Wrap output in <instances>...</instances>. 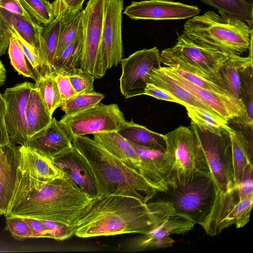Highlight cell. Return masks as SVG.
Returning <instances> with one entry per match:
<instances>
[{
	"mask_svg": "<svg viewBox=\"0 0 253 253\" xmlns=\"http://www.w3.org/2000/svg\"><path fill=\"white\" fill-rule=\"evenodd\" d=\"M52 118L39 91L33 85L29 95L26 113L28 139L45 127Z\"/></svg>",
	"mask_w": 253,
	"mask_h": 253,
	"instance_id": "cb8c5ba5",
	"label": "cell"
},
{
	"mask_svg": "<svg viewBox=\"0 0 253 253\" xmlns=\"http://www.w3.org/2000/svg\"><path fill=\"white\" fill-rule=\"evenodd\" d=\"M121 63L120 88L126 99L143 94L146 84L149 83V74L153 69L162 66L157 47L136 51L122 59Z\"/></svg>",
	"mask_w": 253,
	"mask_h": 253,
	"instance_id": "30bf717a",
	"label": "cell"
},
{
	"mask_svg": "<svg viewBox=\"0 0 253 253\" xmlns=\"http://www.w3.org/2000/svg\"><path fill=\"white\" fill-rule=\"evenodd\" d=\"M19 147L11 140L0 147V215L5 214L12 195L20 160Z\"/></svg>",
	"mask_w": 253,
	"mask_h": 253,
	"instance_id": "d6986e66",
	"label": "cell"
},
{
	"mask_svg": "<svg viewBox=\"0 0 253 253\" xmlns=\"http://www.w3.org/2000/svg\"><path fill=\"white\" fill-rule=\"evenodd\" d=\"M201 9L196 6L173 0L132 1L123 14L133 20H181L198 15Z\"/></svg>",
	"mask_w": 253,
	"mask_h": 253,
	"instance_id": "4fadbf2b",
	"label": "cell"
},
{
	"mask_svg": "<svg viewBox=\"0 0 253 253\" xmlns=\"http://www.w3.org/2000/svg\"><path fill=\"white\" fill-rule=\"evenodd\" d=\"M6 80V70L1 61L0 60V86L3 85Z\"/></svg>",
	"mask_w": 253,
	"mask_h": 253,
	"instance_id": "816d5d0a",
	"label": "cell"
},
{
	"mask_svg": "<svg viewBox=\"0 0 253 253\" xmlns=\"http://www.w3.org/2000/svg\"><path fill=\"white\" fill-rule=\"evenodd\" d=\"M234 181L237 187L241 182L244 170L248 163L253 164L252 140L240 130L233 129L229 133Z\"/></svg>",
	"mask_w": 253,
	"mask_h": 253,
	"instance_id": "603a6c76",
	"label": "cell"
},
{
	"mask_svg": "<svg viewBox=\"0 0 253 253\" xmlns=\"http://www.w3.org/2000/svg\"><path fill=\"white\" fill-rule=\"evenodd\" d=\"M176 213L169 202H144L129 196L111 195L93 200L74 226L81 238L124 234H145Z\"/></svg>",
	"mask_w": 253,
	"mask_h": 253,
	"instance_id": "7a4b0ae2",
	"label": "cell"
},
{
	"mask_svg": "<svg viewBox=\"0 0 253 253\" xmlns=\"http://www.w3.org/2000/svg\"><path fill=\"white\" fill-rule=\"evenodd\" d=\"M5 218V228L13 238L18 240L32 238L31 230L22 217L7 216Z\"/></svg>",
	"mask_w": 253,
	"mask_h": 253,
	"instance_id": "ab89813d",
	"label": "cell"
},
{
	"mask_svg": "<svg viewBox=\"0 0 253 253\" xmlns=\"http://www.w3.org/2000/svg\"><path fill=\"white\" fill-rule=\"evenodd\" d=\"M19 151L15 186L5 217L48 220L75 226L95 199L65 174L51 180L42 178L19 148Z\"/></svg>",
	"mask_w": 253,
	"mask_h": 253,
	"instance_id": "6da1fadb",
	"label": "cell"
},
{
	"mask_svg": "<svg viewBox=\"0 0 253 253\" xmlns=\"http://www.w3.org/2000/svg\"><path fill=\"white\" fill-rule=\"evenodd\" d=\"M126 122L117 104L100 102L72 116L64 115L59 121L72 138L74 136L117 131Z\"/></svg>",
	"mask_w": 253,
	"mask_h": 253,
	"instance_id": "9c48e42d",
	"label": "cell"
},
{
	"mask_svg": "<svg viewBox=\"0 0 253 253\" xmlns=\"http://www.w3.org/2000/svg\"><path fill=\"white\" fill-rule=\"evenodd\" d=\"M102 93L94 90L91 92L80 93L63 101L60 106L67 116H72L89 108L98 103L104 99Z\"/></svg>",
	"mask_w": 253,
	"mask_h": 253,
	"instance_id": "836d02e7",
	"label": "cell"
},
{
	"mask_svg": "<svg viewBox=\"0 0 253 253\" xmlns=\"http://www.w3.org/2000/svg\"><path fill=\"white\" fill-rule=\"evenodd\" d=\"M34 87L39 91L50 114L52 116L55 110L62 103L59 91L55 79V73L41 77L35 81Z\"/></svg>",
	"mask_w": 253,
	"mask_h": 253,
	"instance_id": "1f68e13d",
	"label": "cell"
},
{
	"mask_svg": "<svg viewBox=\"0 0 253 253\" xmlns=\"http://www.w3.org/2000/svg\"><path fill=\"white\" fill-rule=\"evenodd\" d=\"M165 136V153L172 162L175 181L188 179L198 170L210 172L204 154L190 128L179 126Z\"/></svg>",
	"mask_w": 253,
	"mask_h": 253,
	"instance_id": "ba28073f",
	"label": "cell"
},
{
	"mask_svg": "<svg viewBox=\"0 0 253 253\" xmlns=\"http://www.w3.org/2000/svg\"><path fill=\"white\" fill-rule=\"evenodd\" d=\"M52 4L54 19L45 26L42 30L47 60L50 70L53 71V63L59 38L62 15L65 6L61 0H55Z\"/></svg>",
	"mask_w": 253,
	"mask_h": 253,
	"instance_id": "4316f807",
	"label": "cell"
},
{
	"mask_svg": "<svg viewBox=\"0 0 253 253\" xmlns=\"http://www.w3.org/2000/svg\"><path fill=\"white\" fill-rule=\"evenodd\" d=\"M9 27L11 35L17 39L26 58L34 70L36 81L39 78L40 73V62L37 50L31 46L12 26Z\"/></svg>",
	"mask_w": 253,
	"mask_h": 253,
	"instance_id": "60d3db41",
	"label": "cell"
},
{
	"mask_svg": "<svg viewBox=\"0 0 253 253\" xmlns=\"http://www.w3.org/2000/svg\"><path fill=\"white\" fill-rule=\"evenodd\" d=\"M252 62V50H250V55L246 57L238 55L231 56L218 72L226 90L236 98L241 100L239 70L244 65Z\"/></svg>",
	"mask_w": 253,
	"mask_h": 253,
	"instance_id": "484cf974",
	"label": "cell"
},
{
	"mask_svg": "<svg viewBox=\"0 0 253 253\" xmlns=\"http://www.w3.org/2000/svg\"><path fill=\"white\" fill-rule=\"evenodd\" d=\"M83 50L82 24L75 39L64 49L53 63L54 72L80 67Z\"/></svg>",
	"mask_w": 253,
	"mask_h": 253,
	"instance_id": "4dcf8cb0",
	"label": "cell"
},
{
	"mask_svg": "<svg viewBox=\"0 0 253 253\" xmlns=\"http://www.w3.org/2000/svg\"><path fill=\"white\" fill-rule=\"evenodd\" d=\"M161 193L164 197L162 200L170 203L176 213L205 228L215 198L214 184L210 172L197 171L188 179L175 181Z\"/></svg>",
	"mask_w": 253,
	"mask_h": 253,
	"instance_id": "8992f818",
	"label": "cell"
},
{
	"mask_svg": "<svg viewBox=\"0 0 253 253\" xmlns=\"http://www.w3.org/2000/svg\"><path fill=\"white\" fill-rule=\"evenodd\" d=\"M218 13L208 10L189 18L182 33L203 46L241 56L253 44V28L239 19Z\"/></svg>",
	"mask_w": 253,
	"mask_h": 253,
	"instance_id": "5b68a950",
	"label": "cell"
},
{
	"mask_svg": "<svg viewBox=\"0 0 253 253\" xmlns=\"http://www.w3.org/2000/svg\"><path fill=\"white\" fill-rule=\"evenodd\" d=\"M3 0H0V2Z\"/></svg>",
	"mask_w": 253,
	"mask_h": 253,
	"instance_id": "f5cc1de1",
	"label": "cell"
},
{
	"mask_svg": "<svg viewBox=\"0 0 253 253\" xmlns=\"http://www.w3.org/2000/svg\"><path fill=\"white\" fill-rule=\"evenodd\" d=\"M29 226L32 238H51L50 234L41 220L32 218H23Z\"/></svg>",
	"mask_w": 253,
	"mask_h": 253,
	"instance_id": "f6af8a7d",
	"label": "cell"
},
{
	"mask_svg": "<svg viewBox=\"0 0 253 253\" xmlns=\"http://www.w3.org/2000/svg\"><path fill=\"white\" fill-rule=\"evenodd\" d=\"M11 37L9 26L0 16V56L8 49Z\"/></svg>",
	"mask_w": 253,
	"mask_h": 253,
	"instance_id": "681fc988",
	"label": "cell"
},
{
	"mask_svg": "<svg viewBox=\"0 0 253 253\" xmlns=\"http://www.w3.org/2000/svg\"></svg>",
	"mask_w": 253,
	"mask_h": 253,
	"instance_id": "db71d44e",
	"label": "cell"
},
{
	"mask_svg": "<svg viewBox=\"0 0 253 253\" xmlns=\"http://www.w3.org/2000/svg\"><path fill=\"white\" fill-rule=\"evenodd\" d=\"M25 146L41 155L52 160L73 146L72 138L59 121L52 117L44 128L30 137Z\"/></svg>",
	"mask_w": 253,
	"mask_h": 253,
	"instance_id": "ac0fdd59",
	"label": "cell"
},
{
	"mask_svg": "<svg viewBox=\"0 0 253 253\" xmlns=\"http://www.w3.org/2000/svg\"><path fill=\"white\" fill-rule=\"evenodd\" d=\"M65 7L71 10H82L84 0H61Z\"/></svg>",
	"mask_w": 253,
	"mask_h": 253,
	"instance_id": "f907efd6",
	"label": "cell"
},
{
	"mask_svg": "<svg viewBox=\"0 0 253 253\" xmlns=\"http://www.w3.org/2000/svg\"><path fill=\"white\" fill-rule=\"evenodd\" d=\"M88 162L97 179L101 197L118 195L135 197L146 203L158 192L142 176L98 143L85 136L72 138Z\"/></svg>",
	"mask_w": 253,
	"mask_h": 253,
	"instance_id": "277c9868",
	"label": "cell"
},
{
	"mask_svg": "<svg viewBox=\"0 0 253 253\" xmlns=\"http://www.w3.org/2000/svg\"><path fill=\"white\" fill-rule=\"evenodd\" d=\"M253 166L248 163L243 173L240 183L238 185V200H243L253 197Z\"/></svg>",
	"mask_w": 253,
	"mask_h": 253,
	"instance_id": "7bdbcfd3",
	"label": "cell"
},
{
	"mask_svg": "<svg viewBox=\"0 0 253 253\" xmlns=\"http://www.w3.org/2000/svg\"><path fill=\"white\" fill-rule=\"evenodd\" d=\"M8 52L11 64L18 74L35 81L33 72L28 65L21 47L17 39L12 35L10 40Z\"/></svg>",
	"mask_w": 253,
	"mask_h": 253,
	"instance_id": "74e56055",
	"label": "cell"
},
{
	"mask_svg": "<svg viewBox=\"0 0 253 253\" xmlns=\"http://www.w3.org/2000/svg\"><path fill=\"white\" fill-rule=\"evenodd\" d=\"M93 139L129 168L140 174L138 156L127 140L117 131L93 134Z\"/></svg>",
	"mask_w": 253,
	"mask_h": 253,
	"instance_id": "ffe728a7",
	"label": "cell"
},
{
	"mask_svg": "<svg viewBox=\"0 0 253 253\" xmlns=\"http://www.w3.org/2000/svg\"><path fill=\"white\" fill-rule=\"evenodd\" d=\"M130 143L139 159L140 175L148 184L158 193L174 184L173 165L165 151Z\"/></svg>",
	"mask_w": 253,
	"mask_h": 253,
	"instance_id": "5bb4252c",
	"label": "cell"
},
{
	"mask_svg": "<svg viewBox=\"0 0 253 253\" xmlns=\"http://www.w3.org/2000/svg\"><path fill=\"white\" fill-rule=\"evenodd\" d=\"M82 10H71L65 8L55 58L60 55L77 36L82 25Z\"/></svg>",
	"mask_w": 253,
	"mask_h": 253,
	"instance_id": "f546056e",
	"label": "cell"
},
{
	"mask_svg": "<svg viewBox=\"0 0 253 253\" xmlns=\"http://www.w3.org/2000/svg\"><path fill=\"white\" fill-rule=\"evenodd\" d=\"M213 180L215 198L211 213L204 228L206 234L217 235L218 227L239 201L238 188L234 181L233 167L229 134L218 135L191 123Z\"/></svg>",
	"mask_w": 253,
	"mask_h": 253,
	"instance_id": "3957f363",
	"label": "cell"
},
{
	"mask_svg": "<svg viewBox=\"0 0 253 253\" xmlns=\"http://www.w3.org/2000/svg\"><path fill=\"white\" fill-rule=\"evenodd\" d=\"M0 7L12 13L24 17L31 23L35 21L22 6L18 0H4L0 2Z\"/></svg>",
	"mask_w": 253,
	"mask_h": 253,
	"instance_id": "c3c4849f",
	"label": "cell"
},
{
	"mask_svg": "<svg viewBox=\"0 0 253 253\" xmlns=\"http://www.w3.org/2000/svg\"><path fill=\"white\" fill-rule=\"evenodd\" d=\"M149 83L167 91L178 101V104L183 106H191L200 108L219 117L190 91L170 76L162 66L153 69L149 75Z\"/></svg>",
	"mask_w": 253,
	"mask_h": 253,
	"instance_id": "44dd1931",
	"label": "cell"
},
{
	"mask_svg": "<svg viewBox=\"0 0 253 253\" xmlns=\"http://www.w3.org/2000/svg\"><path fill=\"white\" fill-rule=\"evenodd\" d=\"M24 9L39 24L44 26L54 19L52 3L48 0H18Z\"/></svg>",
	"mask_w": 253,
	"mask_h": 253,
	"instance_id": "d590c367",
	"label": "cell"
},
{
	"mask_svg": "<svg viewBox=\"0 0 253 253\" xmlns=\"http://www.w3.org/2000/svg\"><path fill=\"white\" fill-rule=\"evenodd\" d=\"M195 224L186 216L175 213L160 226L136 240L135 248L140 250L165 249L172 246L171 235L184 234Z\"/></svg>",
	"mask_w": 253,
	"mask_h": 253,
	"instance_id": "e0dca14e",
	"label": "cell"
},
{
	"mask_svg": "<svg viewBox=\"0 0 253 253\" xmlns=\"http://www.w3.org/2000/svg\"><path fill=\"white\" fill-rule=\"evenodd\" d=\"M52 161L91 198L101 197L97 179L88 162L73 145L56 155Z\"/></svg>",
	"mask_w": 253,
	"mask_h": 253,
	"instance_id": "9a60e30c",
	"label": "cell"
},
{
	"mask_svg": "<svg viewBox=\"0 0 253 253\" xmlns=\"http://www.w3.org/2000/svg\"><path fill=\"white\" fill-rule=\"evenodd\" d=\"M0 16L9 26H12L31 46L37 50L34 27L35 21L34 23H31L24 17L12 13L1 7Z\"/></svg>",
	"mask_w": 253,
	"mask_h": 253,
	"instance_id": "e575fe53",
	"label": "cell"
},
{
	"mask_svg": "<svg viewBox=\"0 0 253 253\" xmlns=\"http://www.w3.org/2000/svg\"><path fill=\"white\" fill-rule=\"evenodd\" d=\"M61 72L67 76L77 94L88 93L94 91L95 78L80 67L74 68Z\"/></svg>",
	"mask_w": 253,
	"mask_h": 253,
	"instance_id": "f35d334b",
	"label": "cell"
},
{
	"mask_svg": "<svg viewBox=\"0 0 253 253\" xmlns=\"http://www.w3.org/2000/svg\"><path fill=\"white\" fill-rule=\"evenodd\" d=\"M184 107L191 122L200 128L218 135L229 134L233 129L229 126L228 122L203 109L191 106Z\"/></svg>",
	"mask_w": 253,
	"mask_h": 253,
	"instance_id": "f1b7e54d",
	"label": "cell"
},
{
	"mask_svg": "<svg viewBox=\"0 0 253 253\" xmlns=\"http://www.w3.org/2000/svg\"><path fill=\"white\" fill-rule=\"evenodd\" d=\"M143 94L152 96L158 99L178 104V101L167 91L152 83H148L146 84Z\"/></svg>",
	"mask_w": 253,
	"mask_h": 253,
	"instance_id": "7dc6e473",
	"label": "cell"
},
{
	"mask_svg": "<svg viewBox=\"0 0 253 253\" xmlns=\"http://www.w3.org/2000/svg\"><path fill=\"white\" fill-rule=\"evenodd\" d=\"M33 85L25 82L7 88L3 94L6 103L5 123L9 138L20 146L26 145L28 139L26 113Z\"/></svg>",
	"mask_w": 253,
	"mask_h": 253,
	"instance_id": "7c38bea8",
	"label": "cell"
},
{
	"mask_svg": "<svg viewBox=\"0 0 253 253\" xmlns=\"http://www.w3.org/2000/svg\"><path fill=\"white\" fill-rule=\"evenodd\" d=\"M124 0H106L101 38V48L106 70L117 66L123 55L122 35Z\"/></svg>",
	"mask_w": 253,
	"mask_h": 253,
	"instance_id": "8fae6325",
	"label": "cell"
},
{
	"mask_svg": "<svg viewBox=\"0 0 253 253\" xmlns=\"http://www.w3.org/2000/svg\"><path fill=\"white\" fill-rule=\"evenodd\" d=\"M253 204V197L238 201L220 224L217 230L218 234L233 224L237 228L246 225L250 220Z\"/></svg>",
	"mask_w": 253,
	"mask_h": 253,
	"instance_id": "d6a6232c",
	"label": "cell"
},
{
	"mask_svg": "<svg viewBox=\"0 0 253 253\" xmlns=\"http://www.w3.org/2000/svg\"><path fill=\"white\" fill-rule=\"evenodd\" d=\"M117 131L129 142L136 145L166 151L165 135L152 131L132 120L129 122L126 121Z\"/></svg>",
	"mask_w": 253,
	"mask_h": 253,
	"instance_id": "7402d4cb",
	"label": "cell"
},
{
	"mask_svg": "<svg viewBox=\"0 0 253 253\" xmlns=\"http://www.w3.org/2000/svg\"><path fill=\"white\" fill-rule=\"evenodd\" d=\"M239 72L240 78L241 99L245 106L248 117L253 121V62L241 67Z\"/></svg>",
	"mask_w": 253,
	"mask_h": 253,
	"instance_id": "8d00e7d4",
	"label": "cell"
},
{
	"mask_svg": "<svg viewBox=\"0 0 253 253\" xmlns=\"http://www.w3.org/2000/svg\"><path fill=\"white\" fill-rule=\"evenodd\" d=\"M48 229L51 238L63 241L72 236L75 233L73 226L48 220H41Z\"/></svg>",
	"mask_w": 253,
	"mask_h": 253,
	"instance_id": "b9f144b4",
	"label": "cell"
},
{
	"mask_svg": "<svg viewBox=\"0 0 253 253\" xmlns=\"http://www.w3.org/2000/svg\"><path fill=\"white\" fill-rule=\"evenodd\" d=\"M54 73L55 79L62 102L77 94L66 75L61 72Z\"/></svg>",
	"mask_w": 253,
	"mask_h": 253,
	"instance_id": "ee69618b",
	"label": "cell"
},
{
	"mask_svg": "<svg viewBox=\"0 0 253 253\" xmlns=\"http://www.w3.org/2000/svg\"><path fill=\"white\" fill-rule=\"evenodd\" d=\"M169 48L195 64L205 73L217 75L231 55L203 46L191 40L183 33L179 35L175 44Z\"/></svg>",
	"mask_w": 253,
	"mask_h": 253,
	"instance_id": "2e32d148",
	"label": "cell"
},
{
	"mask_svg": "<svg viewBox=\"0 0 253 253\" xmlns=\"http://www.w3.org/2000/svg\"><path fill=\"white\" fill-rule=\"evenodd\" d=\"M221 13L245 22L253 28V4L246 0H199Z\"/></svg>",
	"mask_w": 253,
	"mask_h": 253,
	"instance_id": "83f0119b",
	"label": "cell"
},
{
	"mask_svg": "<svg viewBox=\"0 0 253 253\" xmlns=\"http://www.w3.org/2000/svg\"><path fill=\"white\" fill-rule=\"evenodd\" d=\"M106 0H89L82 10L83 50L80 68L95 79L106 72L101 38Z\"/></svg>",
	"mask_w": 253,
	"mask_h": 253,
	"instance_id": "52a82bcc",
	"label": "cell"
},
{
	"mask_svg": "<svg viewBox=\"0 0 253 253\" xmlns=\"http://www.w3.org/2000/svg\"><path fill=\"white\" fill-rule=\"evenodd\" d=\"M6 112V103L3 94L0 93V147L6 145L10 142L5 123Z\"/></svg>",
	"mask_w": 253,
	"mask_h": 253,
	"instance_id": "bcb514c9",
	"label": "cell"
},
{
	"mask_svg": "<svg viewBox=\"0 0 253 253\" xmlns=\"http://www.w3.org/2000/svg\"><path fill=\"white\" fill-rule=\"evenodd\" d=\"M165 67L196 85L218 93L231 95L218 73L214 76L207 74L194 65H189L184 70L175 66Z\"/></svg>",
	"mask_w": 253,
	"mask_h": 253,
	"instance_id": "d4e9b609",
	"label": "cell"
}]
</instances>
